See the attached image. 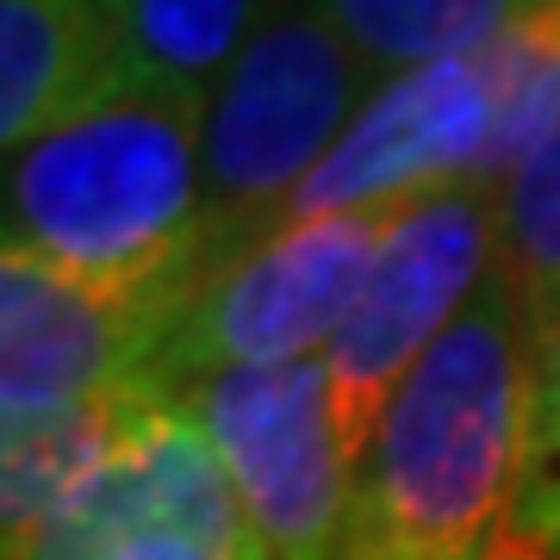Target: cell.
Returning <instances> with one entry per match:
<instances>
[{"mask_svg": "<svg viewBox=\"0 0 560 560\" xmlns=\"http://www.w3.org/2000/svg\"><path fill=\"white\" fill-rule=\"evenodd\" d=\"M529 411L536 337L492 261L374 423L337 560H499L529 460Z\"/></svg>", "mask_w": 560, "mask_h": 560, "instance_id": "cell-1", "label": "cell"}, {"mask_svg": "<svg viewBox=\"0 0 560 560\" xmlns=\"http://www.w3.org/2000/svg\"><path fill=\"white\" fill-rule=\"evenodd\" d=\"M200 94L113 88L7 156V249L62 275L143 293L206 243Z\"/></svg>", "mask_w": 560, "mask_h": 560, "instance_id": "cell-2", "label": "cell"}, {"mask_svg": "<svg viewBox=\"0 0 560 560\" xmlns=\"http://www.w3.org/2000/svg\"><path fill=\"white\" fill-rule=\"evenodd\" d=\"M386 81L305 0H280L261 20L206 106V237L224 261L275 237L280 206Z\"/></svg>", "mask_w": 560, "mask_h": 560, "instance_id": "cell-3", "label": "cell"}, {"mask_svg": "<svg viewBox=\"0 0 560 560\" xmlns=\"http://www.w3.org/2000/svg\"><path fill=\"white\" fill-rule=\"evenodd\" d=\"M393 219L399 206L280 224L256 249L212 268L206 287L168 324L143 381L168 399H187L224 368H280L330 349L374 275Z\"/></svg>", "mask_w": 560, "mask_h": 560, "instance_id": "cell-4", "label": "cell"}, {"mask_svg": "<svg viewBox=\"0 0 560 560\" xmlns=\"http://www.w3.org/2000/svg\"><path fill=\"white\" fill-rule=\"evenodd\" d=\"M492 261H499V194L460 180V187H442V194L399 206L355 312L337 330V342L324 349L337 436L349 467L368 455L374 423L393 405L399 381L455 324L460 305L480 293Z\"/></svg>", "mask_w": 560, "mask_h": 560, "instance_id": "cell-5", "label": "cell"}, {"mask_svg": "<svg viewBox=\"0 0 560 560\" xmlns=\"http://www.w3.org/2000/svg\"><path fill=\"white\" fill-rule=\"evenodd\" d=\"M268 560H337L355 467L342 455L324 355L224 368L187 393Z\"/></svg>", "mask_w": 560, "mask_h": 560, "instance_id": "cell-6", "label": "cell"}, {"mask_svg": "<svg viewBox=\"0 0 560 560\" xmlns=\"http://www.w3.org/2000/svg\"><path fill=\"white\" fill-rule=\"evenodd\" d=\"M206 275V243L180 275L143 293H106L25 249H0V423L143 381Z\"/></svg>", "mask_w": 560, "mask_h": 560, "instance_id": "cell-7", "label": "cell"}, {"mask_svg": "<svg viewBox=\"0 0 560 560\" xmlns=\"http://www.w3.org/2000/svg\"><path fill=\"white\" fill-rule=\"evenodd\" d=\"M486 131H492V88L480 50L405 69L361 106L342 143L300 180V194L280 206L275 231L337 212L411 206L423 194L460 187L486 156Z\"/></svg>", "mask_w": 560, "mask_h": 560, "instance_id": "cell-8", "label": "cell"}, {"mask_svg": "<svg viewBox=\"0 0 560 560\" xmlns=\"http://www.w3.org/2000/svg\"><path fill=\"white\" fill-rule=\"evenodd\" d=\"M113 88L106 0H0V143L7 156Z\"/></svg>", "mask_w": 560, "mask_h": 560, "instance_id": "cell-9", "label": "cell"}, {"mask_svg": "<svg viewBox=\"0 0 560 560\" xmlns=\"http://www.w3.org/2000/svg\"><path fill=\"white\" fill-rule=\"evenodd\" d=\"M156 399H168V393H156L150 381H131V386L101 393V399L0 423V436H7V448H0V529H7V548H20L119 448L125 430L143 418V405Z\"/></svg>", "mask_w": 560, "mask_h": 560, "instance_id": "cell-10", "label": "cell"}, {"mask_svg": "<svg viewBox=\"0 0 560 560\" xmlns=\"http://www.w3.org/2000/svg\"><path fill=\"white\" fill-rule=\"evenodd\" d=\"M113 7V88L200 94L243 57L280 0H106ZM106 88V94H113Z\"/></svg>", "mask_w": 560, "mask_h": 560, "instance_id": "cell-11", "label": "cell"}, {"mask_svg": "<svg viewBox=\"0 0 560 560\" xmlns=\"http://www.w3.org/2000/svg\"><path fill=\"white\" fill-rule=\"evenodd\" d=\"M492 88V131L474 187L499 194L523 162L560 131V0H536L480 50Z\"/></svg>", "mask_w": 560, "mask_h": 560, "instance_id": "cell-12", "label": "cell"}, {"mask_svg": "<svg viewBox=\"0 0 560 560\" xmlns=\"http://www.w3.org/2000/svg\"><path fill=\"white\" fill-rule=\"evenodd\" d=\"M305 7L337 25L381 75H405L423 62L486 50L536 0H305Z\"/></svg>", "mask_w": 560, "mask_h": 560, "instance_id": "cell-13", "label": "cell"}, {"mask_svg": "<svg viewBox=\"0 0 560 560\" xmlns=\"http://www.w3.org/2000/svg\"><path fill=\"white\" fill-rule=\"evenodd\" d=\"M499 275L541 342L560 324V131L499 187Z\"/></svg>", "mask_w": 560, "mask_h": 560, "instance_id": "cell-14", "label": "cell"}, {"mask_svg": "<svg viewBox=\"0 0 560 560\" xmlns=\"http://www.w3.org/2000/svg\"><path fill=\"white\" fill-rule=\"evenodd\" d=\"M511 548L523 555L560 548V324L536 342V411H529V460H523Z\"/></svg>", "mask_w": 560, "mask_h": 560, "instance_id": "cell-15", "label": "cell"}, {"mask_svg": "<svg viewBox=\"0 0 560 560\" xmlns=\"http://www.w3.org/2000/svg\"><path fill=\"white\" fill-rule=\"evenodd\" d=\"M119 560H219V555H212V548H200L194 536H168V529H156V536L131 541Z\"/></svg>", "mask_w": 560, "mask_h": 560, "instance_id": "cell-16", "label": "cell"}, {"mask_svg": "<svg viewBox=\"0 0 560 560\" xmlns=\"http://www.w3.org/2000/svg\"><path fill=\"white\" fill-rule=\"evenodd\" d=\"M499 560H511V548H504V555H499Z\"/></svg>", "mask_w": 560, "mask_h": 560, "instance_id": "cell-17", "label": "cell"}]
</instances>
